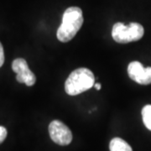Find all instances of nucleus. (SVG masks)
<instances>
[{
    "label": "nucleus",
    "mask_w": 151,
    "mask_h": 151,
    "mask_svg": "<svg viewBox=\"0 0 151 151\" xmlns=\"http://www.w3.org/2000/svg\"><path fill=\"white\" fill-rule=\"evenodd\" d=\"M145 29L139 23H131L129 25H124L123 23H116L113 26L112 36L119 44H126L139 40L144 36Z\"/></svg>",
    "instance_id": "7ed1b4c3"
},
{
    "label": "nucleus",
    "mask_w": 151,
    "mask_h": 151,
    "mask_svg": "<svg viewBox=\"0 0 151 151\" xmlns=\"http://www.w3.org/2000/svg\"><path fill=\"white\" fill-rule=\"evenodd\" d=\"M129 77L141 85L151 84V67L145 68L139 61H133L128 66Z\"/></svg>",
    "instance_id": "423d86ee"
},
{
    "label": "nucleus",
    "mask_w": 151,
    "mask_h": 151,
    "mask_svg": "<svg viewBox=\"0 0 151 151\" xmlns=\"http://www.w3.org/2000/svg\"><path fill=\"white\" fill-rule=\"evenodd\" d=\"M83 24L82 11L78 7H70L64 12L62 23L57 29L56 36L60 42L66 43L75 37Z\"/></svg>",
    "instance_id": "f257e3e1"
},
{
    "label": "nucleus",
    "mask_w": 151,
    "mask_h": 151,
    "mask_svg": "<svg viewBox=\"0 0 151 151\" xmlns=\"http://www.w3.org/2000/svg\"><path fill=\"white\" fill-rule=\"evenodd\" d=\"M7 134H8L7 129H6L4 127L0 126V144H2L4 141L6 137H7Z\"/></svg>",
    "instance_id": "1a4fd4ad"
},
{
    "label": "nucleus",
    "mask_w": 151,
    "mask_h": 151,
    "mask_svg": "<svg viewBox=\"0 0 151 151\" xmlns=\"http://www.w3.org/2000/svg\"><path fill=\"white\" fill-rule=\"evenodd\" d=\"M49 134L51 139L59 145H68L72 140L71 131L60 120H54L50 124Z\"/></svg>",
    "instance_id": "20e7f679"
},
{
    "label": "nucleus",
    "mask_w": 151,
    "mask_h": 151,
    "mask_svg": "<svg viewBox=\"0 0 151 151\" xmlns=\"http://www.w3.org/2000/svg\"><path fill=\"white\" fill-rule=\"evenodd\" d=\"M12 69L17 74L16 80L19 83H24L31 86L36 81L35 75L29 68L27 61L23 58H17L12 63Z\"/></svg>",
    "instance_id": "39448f33"
},
{
    "label": "nucleus",
    "mask_w": 151,
    "mask_h": 151,
    "mask_svg": "<svg viewBox=\"0 0 151 151\" xmlns=\"http://www.w3.org/2000/svg\"><path fill=\"white\" fill-rule=\"evenodd\" d=\"M94 86L97 90H100L101 89V84L100 83H95L94 84Z\"/></svg>",
    "instance_id": "9b49d317"
},
{
    "label": "nucleus",
    "mask_w": 151,
    "mask_h": 151,
    "mask_svg": "<svg viewBox=\"0 0 151 151\" xmlns=\"http://www.w3.org/2000/svg\"><path fill=\"white\" fill-rule=\"evenodd\" d=\"M4 52L3 45L0 42V67L4 65Z\"/></svg>",
    "instance_id": "9d476101"
},
{
    "label": "nucleus",
    "mask_w": 151,
    "mask_h": 151,
    "mask_svg": "<svg viewBox=\"0 0 151 151\" xmlns=\"http://www.w3.org/2000/svg\"><path fill=\"white\" fill-rule=\"evenodd\" d=\"M95 84V76L92 70L87 68L74 70L65 83V92L70 96H76L91 89Z\"/></svg>",
    "instance_id": "f03ea898"
},
{
    "label": "nucleus",
    "mask_w": 151,
    "mask_h": 151,
    "mask_svg": "<svg viewBox=\"0 0 151 151\" xmlns=\"http://www.w3.org/2000/svg\"><path fill=\"white\" fill-rule=\"evenodd\" d=\"M142 118L145 127L151 131V105L148 104L142 109Z\"/></svg>",
    "instance_id": "6e6552de"
},
{
    "label": "nucleus",
    "mask_w": 151,
    "mask_h": 151,
    "mask_svg": "<svg viewBox=\"0 0 151 151\" xmlns=\"http://www.w3.org/2000/svg\"><path fill=\"white\" fill-rule=\"evenodd\" d=\"M110 151H133L131 146L121 138H113L109 145Z\"/></svg>",
    "instance_id": "0eeeda50"
}]
</instances>
